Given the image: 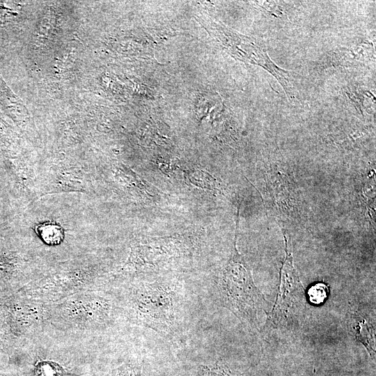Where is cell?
I'll list each match as a JSON object with an SVG mask.
<instances>
[{"label": "cell", "mask_w": 376, "mask_h": 376, "mask_svg": "<svg viewBox=\"0 0 376 376\" xmlns=\"http://www.w3.org/2000/svg\"><path fill=\"white\" fill-rule=\"evenodd\" d=\"M132 295L136 318L142 325L166 336L178 333L184 295L178 283L162 280L143 283L134 288Z\"/></svg>", "instance_id": "1"}, {"label": "cell", "mask_w": 376, "mask_h": 376, "mask_svg": "<svg viewBox=\"0 0 376 376\" xmlns=\"http://www.w3.org/2000/svg\"><path fill=\"white\" fill-rule=\"evenodd\" d=\"M221 304L242 322L256 327L268 303L256 287L249 266L234 244L233 251L217 282Z\"/></svg>", "instance_id": "2"}, {"label": "cell", "mask_w": 376, "mask_h": 376, "mask_svg": "<svg viewBox=\"0 0 376 376\" xmlns=\"http://www.w3.org/2000/svg\"><path fill=\"white\" fill-rule=\"evenodd\" d=\"M219 45L233 58L258 65L273 75L288 96H295L290 72L277 66L269 57L264 43L257 38L242 35L224 24L201 15L198 19Z\"/></svg>", "instance_id": "3"}, {"label": "cell", "mask_w": 376, "mask_h": 376, "mask_svg": "<svg viewBox=\"0 0 376 376\" xmlns=\"http://www.w3.org/2000/svg\"><path fill=\"white\" fill-rule=\"evenodd\" d=\"M190 247L175 237L148 239L135 248L133 263L137 270L155 272L189 256Z\"/></svg>", "instance_id": "4"}, {"label": "cell", "mask_w": 376, "mask_h": 376, "mask_svg": "<svg viewBox=\"0 0 376 376\" xmlns=\"http://www.w3.org/2000/svg\"><path fill=\"white\" fill-rule=\"evenodd\" d=\"M286 256L281 269L280 285L274 307L267 322L278 325L285 321L291 311L305 301V290L294 267L290 245L286 241Z\"/></svg>", "instance_id": "5"}, {"label": "cell", "mask_w": 376, "mask_h": 376, "mask_svg": "<svg viewBox=\"0 0 376 376\" xmlns=\"http://www.w3.org/2000/svg\"><path fill=\"white\" fill-rule=\"evenodd\" d=\"M373 44L364 41L352 47L340 48L328 56V62L334 66H351L367 62L374 58Z\"/></svg>", "instance_id": "6"}, {"label": "cell", "mask_w": 376, "mask_h": 376, "mask_svg": "<svg viewBox=\"0 0 376 376\" xmlns=\"http://www.w3.org/2000/svg\"><path fill=\"white\" fill-rule=\"evenodd\" d=\"M36 231L41 240L49 245H57L63 240V228L55 223H42L38 226Z\"/></svg>", "instance_id": "7"}, {"label": "cell", "mask_w": 376, "mask_h": 376, "mask_svg": "<svg viewBox=\"0 0 376 376\" xmlns=\"http://www.w3.org/2000/svg\"><path fill=\"white\" fill-rule=\"evenodd\" d=\"M185 177L193 185L205 189H211L214 182L212 177L203 171H187Z\"/></svg>", "instance_id": "8"}, {"label": "cell", "mask_w": 376, "mask_h": 376, "mask_svg": "<svg viewBox=\"0 0 376 376\" xmlns=\"http://www.w3.org/2000/svg\"><path fill=\"white\" fill-rule=\"evenodd\" d=\"M63 368L53 361H40L35 368L33 376H63Z\"/></svg>", "instance_id": "9"}, {"label": "cell", "mask_w": 376, "mask_h": 376, "mask_svg": "<svg viewBox=\"0 0 376 376\" xmlns=\"http://www.w3.org/2000/svg\"><path fill=\"white\" fill-rule=\"evenodd\" d=\"M202 369L208 376H243L231 370L227 364L221 361H217L207 366H203Z\"/></svg>", "instance_id": "10"}, {"label": "cell", "mask_w": 376, "mask_h": 376, "mask_svg": "<svg viewBox=\"0 0 376 376\" xmlns=\"http://www.w3.org/2000/svg\"><path fill=\"white\" fill-rule=\"evenodd\" d=\"M329 288L324 283H317L311 285L308 290L310 301L313 304H320L327 298Z\"/></svg>", "instance_id": "11"}, {"label": "cell", "mask_w": 376, "mask_h": 376, "mask_svg": "<svg viewBox=\"0 0 376 376\" xmlns=\"http://www.w3.org/2000/svg\"><path fill=\"white\" fill-rule=\"evenodd\" d=\"M116 376H142L141 366L139 365L124 366L118 371Z\"/></svg>", "instance_id": "12"}]
</instances>
